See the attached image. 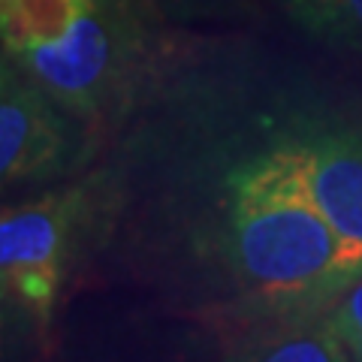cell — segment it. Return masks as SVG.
Returning <instances> with one entry per match:
<instances>
[{
	"label": "cell",
	"mask_w": 362,
	"mask_h": 362,
	"mask_svg": "<svg viewBox=\"0 0 362 362\" xmlns=\"http://www.w3.org/2000/svg\"><path fill=\"white\" fill-rule=\"evenodd\" d=\"M235 281L269 314L323 311L362 263L314 202L290 145L247 157L226 178Z\"/></svg>",
	"instance_id": "obj_1"
},
{
	"label": "cell",
	"mask_w": 362,
	"mask_h": 362,
	"mask_svg": "<svg viewBox=\"0 0 362 362\" xmlns=\"http://www.w3.org/2000/svg\"><path fill=\"white\" fill-rule=\"evenodd\" d=\"M61 109L73 115H100L109 109L133 61V28L115 6L94 0L64 40L13 58Z\"/></svg>",
	"instance_id": "obj_2"
},
{
	"label": "cell",
	"mask_w": 362,
	"mask_h": 362,
	"mask_svg": "<svg viewBox=\"0 0 362 362\" xmlns=\"http://www.w3.org/2000/svg\"><path fill=\"white\" fill-rule=\"evenodd\" d=\"M78 209H82V194L61 190L25 206L4 209L0 218L4 296L25 308L40 329L49 326L58 302Z\"/></svg>",
	"instance_id": "obj_3"
},
{
	"label": "cell",
	"mask_w": 362,
	"mask_h": 362,
	"mask_svg": "<svg viewBox=\"0 0 362 362\" xmlns=\"http://www.w3.org/2000/svg\"><path fill=\"white\" fill-rule=\"evenodd\" d=\"M281 139L290 145L326 221L362 263V127L314 124Z\"/></svg>",
	"instance_id": "obj_4"
},
{
	"label": "cell",
	"mask_w": 362,
	"mask_h": 362,
	"mask_svg": "<svg viewBox=\"0 0 362 362\" xmlns=\"http://www.w3.org/2000/svg\"><path fill=\"white\" fill-rule=\"evenodd\" d=\"M61 103L28 73L4 64L0 82V175L4 185L40 181L61 173L70 154V133Z\"/></svg>",
	"instance_id": "obj_5"
},
{
	"label": "cell",
	"mask_w": 362,
	"mask_h": 362,
	"mask_svg": "<svg viewBox=\"0 0 362 362\" xmlns=\"http://www.w3.org/2000/svg\"><path fill=\"white\" fill-rule=\"evenodd\" d=\"M226 362H354L326 311L284 314L242 338Z\"/></svg>",
	"instance_id": "obj_6"
},
{
	"label": "cell",
	"mask_w": 362,
	"mask_h": 362,
	"mask_svg": "<svg viewBox=\"0 0 362 362\" xmlns=\"http://www.w3.org/2000/svg\"><path fill=\"white\" fill-rule=\"evenodd\" d=\"M94 0H0V37L6 58L64 40Z\"/></svg>",
	"instance_id": "obj_7"
},
{
	"label": "cell",
	"mask_w": 362,
	"mask_h": 362,
	"mask_svg": "<svg viewBox=\"0 0 362 362\" xmlns=\"http://www.w3.org/2000/svg\"><path fill=\"white\" fill-rule=\"evenodd\" d=\"M311 37L362 49V0H281Z\"/></svg>",
	"instance_id": "obj_8"
},
{
	"label": "cell",
	"mask_w": 362,
	"mask_h": 362,
	"mask_svg": "<svg viewBox=\"0 0 362 362\" xmlns=\"http://www.w3.org/2000/svg\"><path fill=\"white\" fill-rule=\"evenodd\" d=\"M326 317L341 335V341L350 350V359L362 362V275L338 293V296L326 305Z\"/></svg>",
	"instance_id": "obj_9"
}]
</instances>
